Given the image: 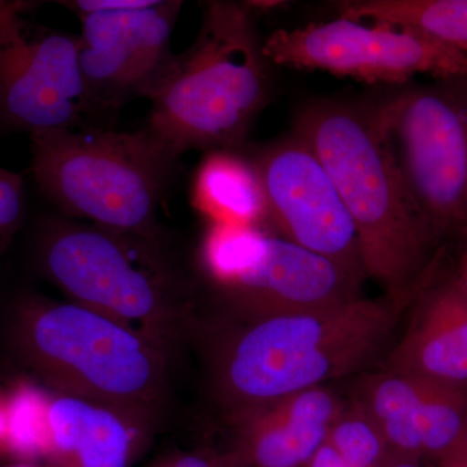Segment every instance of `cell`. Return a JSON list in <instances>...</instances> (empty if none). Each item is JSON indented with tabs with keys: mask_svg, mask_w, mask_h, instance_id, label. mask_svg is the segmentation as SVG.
<instances>
[{
	"mask_svg": "<svg viewBox=\"0 0 467 467\" xmlns=\"http://www.w3.org/2000/svg\"><path fill=\"white\" fill-rule=\"evenodd\" d=\"M292 134L317 156L352 218L368 278L410 303L441 266V248L409 192L379 103L319 99Z\"/></svg>",
	"mask_w": 467,
	"mask_h": 467,
	"instance_id": "1",
	"label": "cell"
},
{
	"mask_svg": "<svg viewBox=\"0 0 467 467\" xmlns=\"http://www.w3.org/2000/svg\"><path fill=\"white\" fill-rule=\"evenodd\" d=\"M409 304L383 294L239 321L214 352L218 400L235 420L292 393L365 373L387 353Z\"/></svg>",
	"mask_w": 467,
	"mask_h": 467,
	"instance_id": "2",
	"label": "cell"
},
{
	"mask_svg": "<svg viewBox=\"0 0 467 467\" xmlns=\"http://www.w3.org/2000/svg\"><path fill=\"white\" fill-rule=\"evenodd\" d=\"M270 67L251 9L208 3L195 42L150 99L147 129L178 156L238 150L269 101Z\"/></svg>",
	"mask_w": 467,
	"mask_h": 467,
	"instance_id": "3",
	"label": "cell"
},
{
	"mask_svg": "<svg viewBox=\"0 0 467 467\" xmlns=\"http://www.w3.org/2000/svg\"><path fill=\"white\" fill-rule=\"evenodd\" d=\"M30 155L39 190L64 213L146 238L181 158L147 128L94 126L32 134Z\"/></svg>",
	"mask_w": 467,
	"mask_h": 467,
	"instance_id": "4",
	"label": "cell"
},
{
	"mask_svg": "<svg viewBox=\"0 0 467 467\" xmlns=\"http://www.w3.org/2000/svg\"><path fill=\"white\" fill-rule=\"evenodd\" d=\"M14 342L43 379L79 399L146 401L161 378L158 352L144 335L79 304L27 301Z\"/></svg>",
	"mask_w": 467,
	"mask_h": 467,
	"instance_id": "5",
	"label": "cell"
},
{
	"mask_svg": "<svg viewBox=\"0 0 467 467\" xmlns=\"http://www.w3.org/2000/svg\"><path fill=\"white\" fill-rule=\"evenodd\" d=\"M202 261L239 321L333 308L361 297L365 279L276 234L213 225Z\"/></svg>",
	"mask_w": 467,
	"mask_h": 467,
	"instance_id": "6",
	"label": "cell"
},
{
	"mask_svg": "<svg viewBox=\"0 0 467 467\" xmlns=\"http://www.w3.org/2000/svg\"><path fill=\"white\" fill-rule=\"evenodd\" d=\"M411 198L439 245L467 223V77L436 79L380 101Z\"/></svg>",
	"mask_w": 467,
	"mask_h": 467,
	"instance_id": "7",
	"label": "cell"
},
{
	"mask_svg": "<svg viewBox=\"0 0 467 467\" xmlns=\"http://www.w3.org/2000/svg\"><path fill=\"white\" fill-rule=\"evenodd\" d=\"M150 239L51 221L39 239V263L79 306L130 328L155 326L171 310L177 284Z\"/></svg>",
	"mask_w": 467,
	"mask_h": 467,
	"instance_id": "8",
	"label": "cell"
},
{
	"mask_svg": "<svg viewBox=\"0 0 467 467\" xmlns=\"http://www.w3.org/2000/svg\"><path fill=\"white\" fill-rule=\"evenodd\" d=\"M32 3L0 2V128L32 135L86 128L95 112L79 36L27 17Z\"/></svg>",
	"mask_w": 467,
	"mask_h": 467,
	"instance_id": "9",
	"label": "cell"
},
{
	"mask_svg": "<svg viewBox=\"0 0 467 467\" xmlns=\"http://www.w3.org/2000/svg\"><path fill=\"white\" fill-rule=\"evenodd\" d=\"M275 66L319 70L368 84H407L416 75L436 79L467 77V57L431 36L409 29L350 18L278 29L264 41Z\"/></svg>",
	"mask_w": 467,
	"mask_h": 467,
	"instance_id": "10",
	"label": "cell"
},
{
	"mask_svg": "<svg viewBox=\"0 0 467 467\" xmlns=\"http://www.w3.org/2000/svg\"><path fill=\"white\" fill-rule=\"evenodd\" d=\"M251 160L276 235L367 279L352 218L315 152L291 133Z\"/></svg>",
	"mask_w": 467,
	"mask_h": 467,
	"instance_id": "11",
	"label": "cell"
},
{
	"mask_svg": "<svg viewBox=\"0 0 467 467\" xmlns=\"http://www.w3.org/2000/svg\"><path fill=\"white\" fill-rule=\"evenodd\" d=\"M181 7L182 2L150 0L144 7L79 16V64L95 112L155 97L177 58L171 38Z\"/></svg>",
	"mask_w": 467,
	"mask_h": 467,
	"instance_id": "12",
	"label": "cell"
},
{
	"mask_svg": "<svg viewBox=\"0 0 467 467\" xmlns=\"http://www.w3.org/2000/svg\"><path fill=\"white\" fill-rule=\"evenodd\" d=\"M407 326L380 370L467 389V291L439 269L408 306Z\"/></svg>",
	"mask_w": 467,
	"mask_h": 467,
	"instance_id": "13",
	"label": "cell"
},
{
	"mask_svg": "<svg viewBox=\"0 0 467 467\" xmlns=\"http://www.w3.org/2000/svg\"><path fill=\"white\" fill-rule=\"evenodd\" d=\"M131 435L109 409L64 395L50 400L47 451L51 467H128Z\"/></svg>",
	"mask_w": 467,
	"mask_h": 467,
	"instance_id": "14",
	"label": "cell"
},
{
	"mask_svg": "<svg viewBox=\"0 0 467 467\" xmlns=\"http://www.w3.org/2000/svg\"><path fill=\"white\" fill-rule=\"evenodd\" d=\"M193 202L213 225L265 230L269 209L259 171L235 150L209 152L193 182Z\"/></svg>",
	"mask_w": 467,
	"mask_h": 467,
	"instance_id": "15",
	"label": "cell"
},
{
	"mask_svg": "<svg viewBox=\"0 0 467 467\" xmlns=\"http://www.w3.org/2000/svg\"><path fill=\"white\" fill-rule=\"evenodd\" d=\"M235 451L245 467H306L327 439L328 429L295 420L281 401L254 409L238 420Z\"/></svg>",
	"mask_w": 467,
	"mask_h": 467,
	"instance_id": "16",
	"label": "cell"
},
{
	"mask_svg": "<svg viewBox=\"0 0 467 467\" xmlns=\"http://www.w3.org/2000/svg\"><path fill=\"white\" fill-rule=\"evenodd\" d=\"M337 8L353 21L417 30L467 57V0H355Z\"/></svg>",
	"mask_w": 467,
	"mask_h": 467,
	"instance_id": "17",
	"label": "cell"
},
{
	"mask_svg": "<svg viewBox=\"0 0 467 467\" xmlns=\"http://www.w3.org/2000/svg\"><path fill=\"white\" fill-rule=\"evenodd\" d=\"M50 400L30 384H18L3 399L5 453L18 461H34L47 451V410Z\"/></svg>",
	"mask_w": 467,
	"mask_h": 467,
	"instance_id": "18",
	"label": "cell"
},
{
	"mask_svg": "<svg viewBox=\"0 0 467 467\" xmlns=\"http://www.w3.org/2000/svg\"><path fill=\"white\" fill-rule=\"evenodd\" d=\"M326 441L350 467H383L391 457L379 427L352 401L328 429Z\"/></svg>",
	"mask_w": 467,
	"mask_h": 467,
	"instance_id": "19",
	"label": "cell"
},
{
	"mask_svg": "<svg viewBox=\"0 0 467 467\" xmlns=\"http://www.w3.org/2000/svg\"><path fill=\"white\" fill-rule=\"evenodd\" d=\"M26 211L23 177L0 167V251L17 232Z\"/></svg>",
	"mask_w": 467,
	"mask_h": 467,
	"instance_id": "20",
	"label": "cell"
},
{
	"mask_svg": "<svg viewBox=\"0 0 467 467\" xmlns=\"http://www.w3.org/2000/svg\"><path fill=\"white\" fill-rule=\"evenodd\" d=\"M153 467H245V465L236 451H230L226 454H186Z\"/></svg>",
	"mask_w": 467,
	"mask_h": 467,
	"instance_id": "21",
	"label": "cell"
},
{
	"mask_svg": "<svg viewBox=\"0 0 467 467\" xmlns=\"http://www.w3.org/2000/svg\"><path fill=\"white\" fill-rule=\"evenodd\" d=\"M306 467H350L337 451L325 441L313 454Z\"/></svg>",
	"mask_w": 467,
	"mask_h": 467,
	"instance_id": "22",
	"label": "cell"
},
{
	"mask_svg": "<svg viewBox=\"0 0 467 467\" xmlns=\"http://www.w3.org/2000/svg\"><path fill=\"white\" fill-rule=\"evenodd\" d=\"M431 467H467V438L432 462Z\"/></svg>",
	"mask_w": 467,
	"mask_h": 467,
	"instance_id": "23",
	"label": "cell"
},
{
	"mask_svg": "<svg viewBox=\"0 0 467 467\" xmlns=\"http://www.w3.org/2000/svg\"><path fill=\"white\" fill-rule=\"evenodd\" d=\"M456 241L459 244V256H457V269L454 273L467 291V223L457 235Z\"/></svg>",
	"mask_w": 467,
	"mask_h": 467,
	"instance_id": "24",
	"label": "cell"
},
{
	"mask_svg": "<svg viewBox=\"0 0 467 467\" xmlns=\"http://www.w3.org/2000/svg\"><path fill=\"white\" fill-rule=\"evenodd\" d=\"M383 467H426L420 461L402 459V457L391 456Z\"/></svg>",
	"mask_w": 467,
	"mask_h": 467,
	"instance_id": "25",
	"label": "cell"
},
{
	"mask_svg": "<svg viewBox=\"0 0 467 467\" xmlns=\"http://www.w3.org/2000/svg\"><path fill=\"white\" fill-rule=\"evenodd\" d=\"M5 417L3 399H0V451H5Z\"/></svg>",
	"mask_w": 467,
	"mask_h": 467,
	"instance_id": "26",
	"label": "cell"
},
{
	"mask_svg": "<svg viewBox=\"0 0 467 467\" xmlns=\"http://www.w3.org/2000/svg\"><path fill=\"white\" fill-rule=\"evenodd\" d=\"M5 467H41L36 465L34 461H16V462L9 463V465H5Z\"/></svg>",
	"mask_w": 467,
	"mask_h": 467,
	"instance_id": "27",
	"label": "cell"
}]
</instances>
